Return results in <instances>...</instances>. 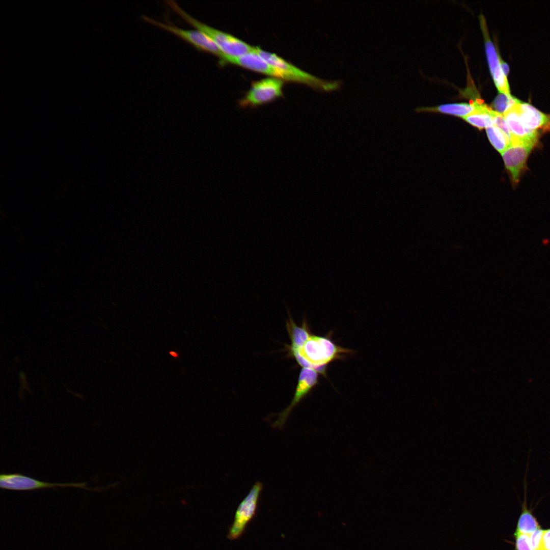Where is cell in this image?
Segmentation results:
<instances>
[{"instance_id": "obj_1", "label": "cell", "mask_w": 550, "mask_h": 550, "mask_svg": "<svg viewBox=\"0 0 550 550\" xmlns=\"http://www.w3.org/2000/svg\"><path fill=\"white\" fill-rule=\"evenodd\" d=\"M352 352L335 344L329 337L313 335L300 348L289 350V354L302 368L313 369L324 376L328 364Z\"/></svg>"}, {"instance_id": "obj_2", "label": "cell", "mask_w": 550, "mask_h": 550, "mask_svg": "<svg viewBox=\"0 0 550 550\" xmlns=\"http://www.w3.org/2000/svg\"><path fill=\"white\" fill-rule=\"evenodd\" d=\"M166 4L190 25L208 35L226 56L238 57L253 51L255 47L229 33L223 32L199 21L178 5L174 1H166Z\"/></svg>"}, {"instance_id": "obj_3", "label": "cell", "mask_w": 550, "mask_h": 550, "mask_svg": "<svg viewBox=\"0 0 550 550\" xmlns=\"http://www.w3.org/2000/svg\"><path fill=\"white\" fill-rule=\"evenodd\" d=\"M284 85V80L272 77L253 81L249 90L238 100V105L241 108L257 107L271 102L283 96Z\"/></svg>"}, {"instance_id": "obj_4", "label": "cell", "mask_w": 550, "mask_h": 550, "mask_svg": "<svg viewBox=\"0 0 550 550\" xmlns=\"http://www.w3.org/2000/svg\"><path fill=\"white\" fill-rule=\"evenodd\" d=\"M142 18L146 22L172 33L190 44L197 49L210 53L221 60L224 54L213 41L206 34L198 30H184L175 25L169 20L162 23L143 15Z\"/></svg>"}, {"instance_id": "obj_5", "label": "cell", "mask_w": 550, "mask_h": 550, "mask_svg": "<svg viewBox=\"0 0 550 550\" xmlns=\"http://www.w3.org/2000/svg\"><path fill=\"white\" fill-rule=\"evenodd\" d=\"M262 489V483L256 482L238 506L233 522L229 529L228 538L229 539H237L244 533L247 525L256 513L259 499Z\"/></svg>"}, {"instance_id": "obj_6", "label": "cell", "mask_w": 550, "mask_h": 550, "mask_svg": "<svg viewBox=\"0 0 550 550\" xmlns=\"http://www.w3.org/2000/svg\"><path fill=\"white\" fill-rule=\"evenodd\" d=\"M1 488L12 490H32L57 487H77L94 490L87 486L86 482L50 483L40 481L19 473L2 474L0 476Z\"/></svg>"}, {"instance_id": "obj_7", "label": "cell", "mask_w": 550, "mask_h": 550, "mask_svg": "<svg viewBox=\"0 0 550 550\" xmlns=\"http://www.w3.org/2000/svg\"><path fill=\"white\" fill-rule=\"evenodd\" d=\"M319 382L318 373L315 370L302 368L298 378L294 397L288 406L278 414V419L273 423L274 428L282 429L289 415L295 407L316 386Z\"/></svg>"}, {"instance_id": "obj_8", "label": "cell", "mask_w": 550, "mask_h": 550, "mask_svg": "<svg viewBox=\"0 0 550 550\" xmlns=\"http://www.w3.org/2000/svg\"><path fill=\"white\" fill-rule=\"evenodd\" d=\"M537 143L536 140L520 142L510 145L501 154L513 184L518 183L528 157Z\"/></svg>"}, {"instance_id": "obj_9", "label": "cell", "mask_w": 550, "mask_h": 550, "mask_svg": "<svg viewBox=\"0 0 550 550\" xmlns=\"http://www.w3.org/2000/svg\"><path fill=\"white\" fill-rule=\"evenodd\" d=\"M480 18L481 26L485 39L487 58L494 82L500 93L510 95L509 85L507 76L504 74L501 67V58L498 55L489 37L483 16H480Z\"/></svg>"}, {"instance_id": "obj_10", "label": "cell", "mask_w": 550, "mask_h": 550, "mask_svg": "<svg viewBox=\"0 0 550 550\" xmlns=\"http://www.w3.org/2000/svg\"><path fill=\"white\" fill-rule=\"evenodd\" d=\"M255 51L269 64L285 71L291 75L295 82L305 84L314 88L321 86L319 79L299 69L274 53L255 47Z\"/></svg>"}, {"instance_id": "obj_11", "label": "cell", "mask_w": 550, "mask_h": 550, "mask_svg": "<svg viewBox=\"0 0 550 550\" xmlns=\"http://www.w3.org/2000/svg\"><path fill=\"white\" fill-rule=\"evenodd\" d=\"M516 107L527 128L538 132L550 131V114H544L531 104L521 101L516 104Z\"/></svg>"}, {"instance_id": "obj_12", "label": "cell", "mask_w": 550, "mask_h": 550, "mask_svg": "<svg viewBox=\"0 0 550 550\" xmlns=\"http://www.w3.org/2000/svg\"><path fill=\"white\" fill-rule=\"evenodd\" d=\"M516 104L503 114L511 134V145L522 142L538 141L539 132L530 130L524 125L517 111Z\"/></svg>"}, {"instance_id": "obj_13", "label": "cell", "mask_w": 550, "mask_h": 550, "mask_svg": "<svg viewBox=\"0 0 550 550\" xmlns=\"http://www.w3.org/2000/svg\"><path fill=\"white\" fill-rule=\"evenodd\" d=\"M474 102L475 110L463 119L479 130L493 125V109L478 99Z\"/></svg>"}, {"instance_id": "obj_14", "label": "cell", "mask_w": 550, "mask_h": 550, "mask_svg": "<svg viewBox=\"0 0 550 550\" xmlns=\"http://www.w3.org/2000/svg\"><path fill=\"white\" fill-rule=\"evenodd\" d=\"M286 322V328L290 339L291 345L289 350L298 349L302 347L312 334L305 319L300 326L297 325L290 315Z\"/></svg>"}, {"instance_id": "obj_15", "label": "cell", "mask_w": 550, "mask_h": 550, "mask_svg": "<svg viewBox=\"0 0 550 550\" xmlns=\"http://www.w3.org/2000/svg\"><path fill=\"white\" fill-rule=\"evenodd\" d=\"M528 466V463H527V465L526 474L523 481L524 500L523 503L522 504V511L518 521L516 531L522 534L529 535L536 530L540 529V527L536 519L530 511L527 508V506L526 493L528 484L526 479Z\"/></svg>"}, {"instance_id": "obj_16", "label": "cell", "mask_w": 550, "mask_h": 550, "mask_svg": "<svg viewBox=\"0 0 550 550\" xmlns=\"http://www.w3.org/2000/svg\"><path fill=\"white\" fill-rule=\"evenodd\" d=\"M475 109L474 101L470 103H450L439 105L437 107L420 108V111L439 112L464 118Z\"/></svg>"}, {"instance_id": "obj_17", "label": "cell", "mask_w": 550, "mask_h": 550, "mask_svg": "<svg viewBox=\"0 0 550 550\" xmlns=\"http://www.w3.org/2000/svg\"><path fill=\"white\" fill-rule=\"evenodd\" d=\"M486 131L490 142L501 154L511 145V141L496 125L487 127Z\"/></svg>"}, {"instance_id": "obj_18", "label": "cell", "mask_w": 550, "mask_h": 550, "mask_svg": "<svg viewBox=\"0 0 550 550\" xmlns=\"http://www.w3.org/2000/svg\"><path fill=\"white\" fill-rule=\"evenodd\" d=\"M520 101V100L512 96L511 94L507 95L500 93L493 100L492 103V107L494 111L503 115L506 111Z\"/></svg>"}, {"instance_id": "obj_19", "label": "cell", "mask_w": 550, "mask_h": 550, "mask_svg": "<svg viewBox=\"0 0 550 550\" xmlns=\"http://www.w3.org/2000/svg\"><path fill=\"white\" fill-rule=\"evenodd\" d=\"M543 530L538 529L529 535L532 550H545L543 539Z\"/></svg>"}, {"instance_id": "obj_20", "label": "cell", "mask_w": 550, "mask_h": 550, "mask_svg": "<svg viewBox=\"0 0 550 550\" xmlns=\"http://www.w3.org/2000/svg\"><path fill=\"white\" fill-rule=\"evenodd\" d=\"M494 125L498 127L511 141V134L504 119L503 115L493 111Z\"/></svg>"}, {"instance_id": "obj_21", "label": "cell", "mask_w": 550, "mask_h": 550, "mask_svg": "<svg viewBox=\"0 0 550 550\" xmlns=\"http://www.w3.org/2000/svg\"><path fill=\"white\" fill-rule=\"evenodd\" d=\"M514 536L516 550H532L529 535L516 531Z\"/></svg>"}, {"instance_id": "obj_22", "label": "cell", "mask_w": 550, "mask_h": 550, "mask_svg": "<svg viewBox=\"0 0 550 550\" xmlns=\"http://www.w3.org/2000/svg\"><path fill=\"white\" fill-rule=\"evenodd\" d=\"M19 376H20V379L21 386L24 389H26L28 390H29V389H28V384H27V382H26V378H25V373H24V372L23 371L20 372Z\"/></svg>"}, {"instance_id": "obj_23", "label": "cell", "mask_w": 550, "mask_h": 550, "mask_svg": "<svg viewBox=\"0 0 550 550\" xmlns=\"http://www.w3.org/2000/svg\"><path fill=\"white\" fill-rule=\"evenodd\" d=\"M500 63H501V68L502 69V70H503V72L507 76L508 75V74L509 73V66H508V64L505 62L503 61L502 60V59L501 60Z\"/></svg>"}, {"instance_id": "obj_24", "label": "cell", "mask_w": 550, "mask_h": 550, "mask_svg": "<svg viewBox=\"0 0 550 550\" xmlns=\"http://www.w3.org/2000/svg\"><path fill=\"white\" fill-rule=\"evenodd\" d=\"M169 353H170V354L171 356H173L174 358H178V354H177V353L176 352H175L174 351H170L169 352Z\"/></svg>"}, {"instance_id": "obj_25", "label": "cell", "mask_w": 550, "mask_h": 550, "mask_svg": "<svg viewBox=\"0 0 550 550\" xmlns=\"http://www.w3.org/2000/svg\"><path fill=\"white\" fill-rule=\"evenodd\" d=\"M549 550H550V549H549Z\"/></svg>"}]
</instances>
